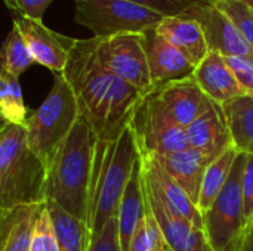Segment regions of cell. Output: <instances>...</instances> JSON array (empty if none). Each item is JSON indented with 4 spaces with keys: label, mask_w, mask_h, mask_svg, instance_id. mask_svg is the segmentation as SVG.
<instances>
[{
    "label": "cell",
    "mask_w": 253,
    "mask_h": 251,
    "mask_svg": "<svg viewBox=\"0 0 253 251\" xmlns=\"http://www.w3.org/2000/svg\"><path fill=\"white\" fill-rule=\"evenodd\" d=\"M208 3H211V4H218V3H221V1H224V0H206Z\"/></svg>",
    "instance_id": "8d00e7d4"
},
{
    "label": "cell",
    "mask_w": 253,
    "mask_h": 251,
    "mask_svg": "<svg viewBox=\"0 0 253 251\" xmlns=\"http://www.w3.org/2000/svg\"><path fill=\"white\" fill-rule=\"evenodd\" d=\"M141 173L145 185L176 216L203 229V216L182 186L148 154H141ZM205 231V229H203Z\"/></svg>",
    "instance_id": "7c38bea8"
},
{
    "label": "cell",
    "mask_w": 253,
    "mask_h": 251,
    "mask_svg": "<svg viewBox=\"0 0 253 251\" xmlns=\"http://www.w3.org/2000/svg\"><path fill=\"white\" fill-rule=\"evenodd\" d=\"M228 18L236 24L239 31L243 34L246 41L253 47V12L242 0H224L218 4Z\"/></svg>",
    "instance_id": "83f0119b"
},
{
    "label": "cell",
    "mask_w": 253,
    "mask_h": 251,
    "mask_svg": "<svg viewBox=\"0 0 253 251\" xmlns=\"http://www.w3.org/2000/svg\"><path fill=\"white\" fill-rule=\"evenodd\" d=\"M163 251H172V250H170V249H169V247L166 246V249H165V250H163Z\"/></svg>",
    "instance_id": "74e56055"
},
{
    "label": "cell",
    "mask_w": 253,
    "mask_h": 251,
    "mask_svg": "<svg viewBox=\"0 0 253 251\" xmlns=\"http://www.w3.org/2000/svg\"><path fill=\"white\" fill-rule=\"evenodd\" d=\"M153 9L165 16H184L197 0H126Z\"/></svg>",
    "instance_id": "f546056e"
},
{
    "label": "cell",
    "mask_w": 253,
    "mask_h": 251,
    "mask_svg": "<svg viewBox=\"0 0 253 251\" xmlns=\"http://www.w3.org/2000/svg\"><path fill=\"white\" fill-rule=\"evenodd\" d=\"M187 138L191 148L212 157H218L225 149L233 146L222 105L213 102L205 114L187 127Z\"/></svg>",
    "instance_id": "ac0fdd59"
},
{
    "label": "cell",
    "mask_w": 253,
    "mask_h": 251,
    "mask_svg": "<svg viewBox=\"0 0 253 251\" xmlns=\"http://www.w3.org/2000/svg\"><path fill=\"white\" fill-rule=\"evenodd\" d=\"M245 163L246 154L239 152L228 182L212 207L203 215V229L213 251H239L246 234L248 223L242 195Z\"/></svg>",
    "instance_id": "8992f818"
},
{
    "label": "cell",
    "mask_w": 253,
    "mask_h": 251,
    "mask_svg": "<svg viewBox=\"0 0 253 251\" xmlns=\"http://www.w3.org/2000/svg\"><path fill=\"white\" fill-rule=\"evenodd\" d=\"M61 251H87L89 229L87 225L64 212L53 203H44Z\"/></svg>",
    "instance_id": "cb8c5ba5"
},
{
    "label": "cell",
    "mask_w": 253,
    "mask_h": 251,
    "mask_svg": "<svg viewBox=\"0 0 253 251\" xmlns=\"http://www.w3.org/2000/svg\"><path fill=\"white\" fill-rule=\"evenodd\" d=\"M30 251H61L46 206L42 207L37 217Z\"/></svg>",
    "instance_id": "4316f807"
},
{
    "label": "cell",
    "mask_w": 253,
    "mask_h": 251,
    "mask_svg": "<svg viewBox=\"0 0 253 251\" xmlns=\"http://www.w3.org/2000/svg\"><path fill=\"white\" fill-rule=\"evenodd\" d=\"M96 138L87 123L77 120L46 166L44 203H53L87 225Z\"/></svg>",
    "instance_id": "7a4b0ae2"
},
{
    "label": "cell",
    "mask_w": 253,
    "mask_h": 251,
    "mask_svg": "<svg viewBox=\"0 0 253 251\" xmlns=\"http://www.w3.org/2000/svg\"><path fill=\"white\" fill-rule=\"evenodd\" d=\"M243 210L248 226L253 223V154H246L245 172L242 179Z\"/></svg>",
    "instance_id": "d6a6232c"
},
{
    "label": "cell",
    "mask_w": 253,
    "mask_h": 251,
    "mask_svg": "<svg viewBox=\"0 0 253 251\" xmlns=\"http://www.w3.org/2000/svg\"><path fill=\"white\" fill-rule=\"evenodd\" d=\"M96 56L110 72L148 95L154 90L142 33L95 37Z\"/></svg>",
    "instance_id": "ba28073f"
},
{
    "label": "cell",
    "mask_w": 253,
    "mask_h": 251,
    "mask_svg": "<svg viewBox=\"0 0 253 251\" xmlns=\"http://www.w3.org/2000/svg\"><path fill=\"white\" fill-rule=\"evenodd\" d=\"M6 126H7V123H6V121H4V120H3V118L0 117V133H1V132H3V130L6 129Z\"/></svg>",
    "instance_id": "d590c367"
},
{
    "label": "cell",
    "mask_w": 253,
    "mask_h": 251,
    "mask_svg": "<svg viewBox=\"0 0 253 251\" xmlns=\"http://www.w3.org/2000/svg\"><path fill=\"white\" fill-rule=\"evenodd\" d=\"M144 215V189L141 175V155L136 161L127 186L123 192L119 210H117V231L120 251H129L132 237Z\"/></svg>",
    "instance_id": "ffe728a7"
},
{
    "label": "cell",
    "mask_w": 253,
    "mask_h": 251,
    "mask_svg": "<svg viewBox=\"0 0 253 251\" xmlns=\"http://www.w3.org/2000/svg\"><path fill=\"white\" fill-rule=\"evenodd\" d=\"M130 126L141 154L168 155L190 146L187 129L172 120L153 93L144 98Z\"/></svg>",
    "instance_id": "9c48e42d"
},
{
    "label": "cell",
    "mask_w": 253,
    "mask_h": 251,
    "mask_svg": "<svg viewBox=\"0 0 253 251\" xmlns=\"http://www.w3.org/2000/svg\"><path fill=\"white\" fill-rule=\"evenodd\" d=\"M52 1L53 0H4V4L12 13L43 21V15Z\"/></svg>",
    "instance_id": "1f68e13d"
},
{
    "label": "cell",
    "mask_w": 253,
    "mask_h": 251,
    "mask_svg": "<svg viewBox=\"0 0 253 251\" xmlns=\"http://www.w3.org/2000/svg\"><path fill=\"white\" fill-rule=\"evenodd\" d=\"M129 251H154L153 249V243L147 234V229L144 226V220L141 219L133 237H132V241H130V246H129Z\"/></svg>",
    "instance_id": "836d02e7"
},
{
    "label": "cell",
    "mask_w": 253,
    "mask_h": 251,
    "mask_svg": "<svg viewBox=\"0 0 253 251\" xmlns=\"http://www.w3.org/2000/svg\"><path fill=\"white\" fill-rule=\"evenodd\" d=\"M184 16L193 18L202 25L209 50L218 52L225 58L236 56L253 62V47L228 15L218 6L206 0H197Z\"/></svg>",
    "instance_id": "30bf717a"
},
{
    "label": "cell",
    "mask_w": 253,
    "mask_h": 251,
    "mask_svg": "<svg viewBox=\"0 0 253 251\" xmlns=\"http://www.w3.org/2000/svg\"><path fill=\"white\" fill-rule=\"evenodd\" d=\"M142 175V173H141ZM144 195L163 231L168 247L172 251H213L209 246L206 234L190 220L172 213L159 197L145 185L142 179Z\"/></svg>",
    "instance_id": "9a60e30c"
},
{
    "label": "cell",
    "mask_w": 253,
    "mask_h": 251,
    "mask_svg": "<svg viewBox=\"0 0 253 251\" xmlns=\"http://www.w3.org/2000/svg\"><path fill=\"white\" fill-rule=\"evenodd\" d=\"M0 117L12 126L25 127L27 107L19 78L0 70Z\"/></svg>",
    "instance_id": "d4e9b609"
},
{
    "label": "cell",
    "mask_w": 253,
    "mask_h": 251,
    "mask_svg": "<svg viewBox=\"0 0 253 251\" xmlns=\"http://www.w3.org/2000/svg\"><path fill=\"white\" fill-rule=\"evenodd\" d=\"M237 155L239 151L234 146H230L208 166L197 200V209L202 213V216L212 207V204L224 189L225 183L228 182Z\"/></svg>",
    "instance_id": "603a6c76"
},
{
    "label": "cell",
    "mask_w": 253,
    "mask_h": 251,
    "mask_svg": "<svg viewBox=\"0 0 253 251\" xmlns=\"http://www.w3.org/2000/svg\"><path fill=\"white\" fill-rule=\"evenodd\" d=\"M151 157L182 186V189L197 206L205 172L216 157H212L191 146L179 152H173L168 155H151Z\"/></svg>",
    "instance_id": "e0dca14e"
},
{
    "label": "cell",
    "mask_w": 253,
    "mask_h": 251,
    "mask_svg": "<svg viewBox=\"0 0 253 251\" xmlns=\"http://www.w3.org/2000/svg\"><path fill=\"white\" fill-rule=\"evenodd\" d=\"M77 24L89 28L93 37L123 33H144L157 27L165 15L126 0H73Z\"/></svg>",
    "instance_id": "52a82bcc"
},
{
    "label": "cell",
    "mask_w": 253,
    "mask_h": 251,
    "mask_svg": "<svg viewBox=\"0 0 253 251\" xmlns=\"http://www.w3.org/2000/svg\"><path fill=\"white\" fill-rule=\"evenodd\" d=\"M151 93L172 120L185 129L213 105V101L206 96L193 75L170 81L157 87Z\"/></svg>",
    "instance_id": "4fadbf2b"
},
{
    "label": "cell",
    "mask_w": 253,
    "mask_h": 251,
    "mask_svg": "<svg viewBox=\"0 0 253 251\" xmlns=\"http://www.w3.org/2000/svg\"><path fill=\"white\" fill-rule=\"evenodd\" d=\"M33 64L34 59L24 37L18 31V28L12 25L10 33L0 47V70L19 78V75Z\"/></svg>",
    "instance_id": "484cf974"
},
{
    "label": "cell",
    "mask_w": 253,
    "mask_h": 251,
    "mask_svg": "<svg viewBox=\"0 0 253 251\" xmlns=\"http://www.w3.org/2000/svg\"><path fill=\"white\" fill-rule=\"evenodd\" d=\"M228 67L234 72L239 86L243 90V95L253 99V62L245 58L228 56L225 58Z\"/></svg>",
    "instance_id": "4dcf8cb0"
},
{
    "label": "cell",
    "mask_w": 253,
    "mask_h": 251,
    "mask_svg": "<svg viewBox=\"0 0 253 251\" xmlns=\"http://www.w3.org/2000/svg\"><path fill=\"white\" fill-rule=\"evenodd\" d=\"M138 160L139 148L132 126L114 142H96L87 217L89 237L98 235L104 225L117 216L123 192Z\"/></svg>",
    "instance_id": "3957f363"
},
{
    "label": "cell",
    "mask_w": 253,
    "mask_h": 251,
    "mask_svg": "<svg viewBox=\"0 0 253 251\" xmlns=\"http://www.w3.org/2000/svg\"><path fill=\"white\" fill-rule=\"evenodd\" d=\"M46 166L28 148L25 129L7 124L0 133V216L44 204Z\"/></svg>",
    "instance_id": "277c9868"
},
{
    "label": "cell",
    "mask_w": 253,
    "mask_h": 251,
    "mask_svg": "<svg viewBox=\"0 0 253 251\" xmlns=\"http://www.w3.org/2000/svg\"><path fill=\"white\" fill-rule=\"evenodd\" d=\"M79 118V107L70 84L62 72H55L50 92L27 118L24 129L28 148L47 166Z\"/></svg>",
    "instance_id": "5b68a950"
},
{
    "label": "cell",
    "mask_w": 253,
    "mask_h": 251,
    "mask_svg": "<svg viewBox=\"0 0 253 251\" xmlns=\"http://www.w3.org/2000/svg\"><path fill=\"white\" fill-rule=\"evenodd\" d=\"M62 75L74 93L80 118L87 123L96 142H114L130 126L147 96L101 65L95 37L74 40Z\"/></svg>",
    "instance_id": "6da1fadb"
},
{
    "label": "cell",
    "mask_w": 253,
    "mask_h": 251,
    "mask_svg": "<svg viewBox=\"0 0 253 251\" xmlns=\"http://www.w3.org/2000/svg\"><path fill=\"white\" fill-rule=\"evenodd\" d=\"M159 36L184 53L194 67L208 55L209 47L202 25L188 16H165L156 27Z\"/></svg>",
    "instance_id": "d6986e66"
},
{
    "label": "cell",
    "mask_w": 253,
    "mask_h": 251,
    "mask_svg": "<svg viewBox=\"0 0 253 251\" xmlns=\"http://www.w3.org/2000/svg\"><path fill=\"white\" fill-rule=\"evenodd\" d=\"M12 25L24 37L34 62L46 67L53 74L62 72L68 59L70 49L76 38L65 37L43 24L18 13H12Z\"/></svg>",
    "instance_id": "8fae6325"
},
{
    "label": "cell",
    "mask_w": 253,
    "mask_h": 251,
    "mask_svg": "<svg viewBox=\"0 0 253 251\" xmlns=\"http://www.w3.org/2000/svg\"><path fill=\"white\" fill-rule=\"evenodd\" d=\"M233 146L243 154H253V99L243 95L222 105Z\"/></svg>",
    "instance_id": "7402d4cb"
},
{
    "label": "cell",
    "mask_w": 253,
    "mask_h": 251,
    "mask_svg": "<svg viewBox=\"0 0 253 251\" xmlns=\"http://www.w3.org/2000/svg\"><path fill=\"white\" fill-rule=\"evenodd\" d=\"M43 206H22L0 216V251H30Z\"/></svg>",
    "instance_id": "44dd1931"
},
{
    "label": "cell",
    "mask_w": 253,
    "mask_h": 251,
    "mask_svg": "<svg viewBox=\"0 0 253 251\" xmlns=\"http://www.w3.org/2000/svg\"><path fill=\"white\" fill-rule=\"evenodd\" d=\"M87 251H120L116 217L110 219L98 235L89 237Z\"/></svg>",
    "instance_id": "f1b7e54d"
},
{
    "label": "cell",
    "mask_w": 253,
    "mask_h": 251,
    "mask_svg": "<svg viewBox=\"0 0 253 251\" xmlns=\"http://www.w3.org/2000/svg\"><path fill=\"white\" fill-rule=\"evenodd\" d=\"M239 251H253V223L251 226H248Z\"/></svg>",
    "instance_id": "e575fe53"
},
{
    "label": "cell",
    "mask_w": 253,
    "mask_h": 251,
    "mask_svg": "<svg viewBox=\"0 0 253 251\" xmlns=\"http://www.w3.org/2000/svg\"><path fill=\"white\" fill-rule=\"evenodd\" d=\"M193 77L206 96L219 105H225L227 102L243 96V90L228 67L225 56L218 52L209 50L196 65Z\"/></svg>",
    "instance_id": "2e32d148"
},
{
    "label": "cell",
    "mask_w": 253,
    "mask_h": 251,
    "mask_svg": "<svg viewBox=\"0 0 253 251\" xmlns=\"http://www.w3.org/2000/svg\"><path fill=\"white\" fill-rule=\"evenodd\" d=\"M148 68L154 90L170 81L191 77L194 64L175 46L157 34L156 27L142 33Z\"/></svg>",
    "instance_id": "5bb4252c"
}]
</instances>
